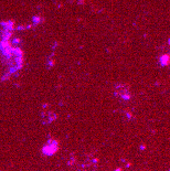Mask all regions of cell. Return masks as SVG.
Wrapping results in <instances>:
<instances>
[{"label": "cell", "mask_w": 170, "mask_h": 171, "mask_svg": "<svg viewBox=\"0 0 170 171\" xmlns=\"http://www.w3.org/2000/svg\"><path fill=\"white\" fill-rule=\"evenodd\" d=\"M15 30V22L11 20L0 21V45L11 40V35Z\"/></svg>", "instance_id": "cell-1"}, {"label": "cell", "mask_w": 170, "mask_h": 171, "mask_svg": "<svg viewBox=\"0 0 170 171\" xmlns=\"http://www.w3.org/2000/svg\"><path fill=\"white\" fill-rule=\"evenodd\" d=\"M114 94L117 98L123 99V100H129L132 98L130 87L127 84H124V83H118V84L115 85Z\"/></svg>", "instance_id": "cell-2"}, {"label": "cell", "mask_w": 170, "mask_h": 171, "mask_svg": "<svg viewBox=\"0 0 170 171\" xmlns=\"http://www.w3.org/2000/svg\"><path fill=\"white\" fill-rule=\"evenodd\" d=\"M41 119L44 125H50L56 119V114L50 107V105H43L41 112Z\"/></svg>", "instance_id": "cell-3"}, {"label": "cell", "mask_w": 170, "mask_h": 171, "mask_svg": "<svg viewBox=\"0 0 170 171\" xmlns=\"http://www.w3.org/2000/svg\"><path fill=\"white\" fill-rule=\"evenodd\" d=\"M59 150V141L55 139H49L43 146L42 152L44 156H53Z\"/></svg>", "instance_id": "cell-4"}, {"label": "cell", "mask_w": 170, "mask_h": 171, "mask_svg": "<svg viewBox=\"0 0 170 171\" xmlns=\"http://www.w3.org/2000/svg\"><path fill=\"white\" fill-rule=\"evenodd\" d=\"M159 64H160L162 68H166L170 64V54L169 53H164L160 58H159Z\"/></svg>", "instance_id": "cell-5"}, {"label": "cell", "mask_w": 170, "mask_h": 171, "mask_svg": "<svg viewBox=\"0 0 170 171\" xmlns=\"http://www.w3.org/2000/svg\"><path fill=\"white\" fill-rule=\"evenodd\" d=\"M168 43H169V44H170V38H169V40H168Z\"/></svg>", "instance_id": "cell-6"}]
</instances>
